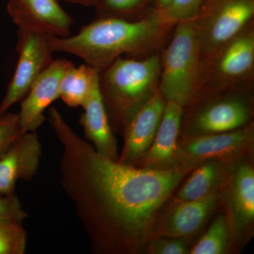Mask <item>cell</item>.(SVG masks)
I'll list each match as a JSON object with an SVG mask.
<instances>
[{
  "mask_svg": "<svg viewBox=\"0 0 254 254\" xmlns=\"http://www.w3.org/2000/svg\"><path fill=\"white\" fill-rule=\"evenodd\" d=\"M62 147L60 183L95 254H143L162 210L190 169L153 170L103 156L59 110L48 111Z\"/></svg>",
  "mask_w": 254,
  "mask_h": 254,
  "instance_id": "cell-1",
  "label": "cell"
},
{
  "mask_svg": "<svg viewBox=\"0 0 254 254\" xmlns=\"http://www.w3.org/2000/svg\"><path fill=\"white\" fill-rule=\"evenodd\" d=\"M173 26L163 21L156 11L136 21L97 17L74 36H50V44L55 53L74 55L101 70L124 55L138 54L154 47Z\"/></svg>",
  "mask_w": 254,
  "mask_h": 254,
  "instance_id": "cell-2",
  "label": "cell"
},
{
  "mask_svg": "<svg viewBox=\"0 0 254 254\" xmlns=\"http://www.w3.org/2000/svg\"><path fill=\"white\" fill-rule=\"evenodd\" d=\"M161 58H118L100 70V91L114 133L123 134L132 117L158 90Z\"/></svg>",
  "mask_w": 254,
  "mask_h": 254,
  "instance_id": "cell-3",
  "label": "cell"
},
{
  "mask_svg": "<svg viewBox=\"0 0 254 254\" xmlns=\"http://www.w3.org/2000/svg\"><path fill=\"white\" fill-rule=\"evenodd\" d=\"M173 38L161 58L158 90L166 101L185 109L198 98L201 50L196 19L177 23Z\"/></svg>",
  "mask_w": 254,
  "mask_h": 254,
  "instance_id": "cell-4",
  "label": "cell"
},
{
  "mask_svg": "<svg viewBox=\"0 0 254 254\" xmlns=\"http://www.w3.org/2000/svg\"><path fill=\"white\" fill-rule=\"evenodd\" d=\"M187 108L190 110L184 114L179 141L235 131L252 123V100L240 92L206 95Z\"/></svg>",
  "mask_w": 254,
  "mask_h": 254,
  "instance_id": "cell-5",
  "label": "cell"
},
{
  "mask_svg": "<svg viewBox=\"0 0 254 254\" xmlns=\"http://www.w3.org/2000/svg\"><path fill=\"white\" fill-rule=\"evenodd\" d=\"M254 65V32L249 24L215 53L201 60L197 100L233 91L236 83L252 74Z\"/></svg>",
  "mask_w": 254,
  "mask_h": 254,
  "instance_id": "cell-6",
  "label": "cell"
},
{
  "mask_svg": "<svg viewBox=\"0 0 254 254\" xmlns=\"http://www.w3.org/2000/svg\"><path fill=\"white\" fill-rule=\"evenodd\" d=\"M254 127L252 123L235 131L180 140L170 169L193 170L203 162L216 159L237 161L254 156Z\"/></svg>",
  "mask_w": 254,
  "mask_h": 254,
  "instance_id": "cell-7",
  "label": "cell"
},
{
  "mask_svg": "<svg viewBox=\"0 0 254 254\" xmlns=\"http://www.w3.org/2000/svg\"><path fill=\"white\" fill-rule=\"evenodd\" d=\"M254 15V0H205L195 18L199 29L201 60L235 38Z\"/></svg>",
  "mask_w": 254,
  "mask_h": 254,
  "instance_id": "cell-8",
  "label": "cell"
},
{
  "mask_svg": "<svg viewBox=\"0 0 254 254\" xmlns=\"http://www.w3.org/2000/svg\"><path fill=\"white\" fill-rule=\"evenodd\" d=\"M220 191L222 210L227 215L240 252L254 234V156L242 159L234 165Z\"/></svg>",
  "mask_w": 254,
  "mask_h": 254,
  "instance_id": "cell-9",
  "label": "cell"
},
{
  "mask_svg": "<svg viewBox=\"0 0 254 254\" xmlns=\"http://www.w3.org/2000/svg\"><path fill=\"white\" fill-rule=\"evenodd\" d=\"M16 51L17 64L0 103V116L25 98L37 78L54 60L50 36L39 32L18 29Z\"/></svg>",
  "mask_w": 254,
  "mask_h": 254,
  "instance_id": "cell-10",
  "label": "cell"
},
{
  "mask_svg": "<svg viewBox=\"0 0 254 254\" xmlns=\"http://www.w3.org/2000/svg\"><path fill=\"white\" fill-rule=\"evenodd\" d=\"M221 210V191L196 200L171 198L159 216L152 238L173 237L193 240Z\"/></svg>",
  "mask_w": 254,
  "mask_h": 254,
  "instance_id": "cell-11",
  "label": "cell"
},
{
  "mask_svg": "<svg viewBox=\"0 0 254 254\" xmlns=\"http://www.w3.org/2000/svg\"><path fill=\"white\" fill-rule=\"evenodd\" d=\"M165 105L166 100L157 90L132 117L122 134L124 145L118 162L139 166L154 141Z\"/></svg>",
  "mask_w": 254,
  "mask_h": 254,
  "instance_id": "cell-12",
  "label": "cell"
},
{
  "mask_svg": "<svg viewBox=\"0 0 254 254\" xmlns=\"http://www.w3.org/2000/svg\"><path fill=\"white\" fill-rule=\"evenodd\" d=\"M6 10L18 29L51 36H70L74 23L59 0H7Z\"/></svg>",
  "mask_w": 254,
  "mask_h": 254,
  "instance_id": "cell-13",
  "label": "cell"
},
{
  "mask_svg": "<svg viewBox=\"0 0 254 254\" xmlns=\"http://www.w3.org/2000/svg\"><path fill=\"white\" fill-rule=\"evenodd\" d=\"M73 65L72 62L56 59L40 75L27 95L21 101L18 113L23 133L36 131L46 120L44 113L55 100L60 98V85L65 72Z\"/></svg>",
  "mask_w": 254,
  "mask_h": 254,
  "instance_id": "cell-14",
  "label": "cell"
},
{
  "mask_svg": "<svg viewBox=\"0 0 254 254\" xmlns=\"http://www.w3.org/2000/svg\"><path fill=\"white\" fill-rule=\"evenodd\" d=\"M42 154L36 132L23 133L0 156V194H14L18 180H31L38 172Z\"/></svg>",
  "mask_w": 254,
  "mask_h": 254,
  "instance_id": "cell-15",
  "label": "cell"
},
{
  "mask_svg": "<svg viewBox=\"0 0 254 254\" xmlns=\"http://www.w3.org/2000/svg\"><path fill=\"white\" fill-rule=\"evenodd\" d=\"M82 108L83 113L80 116L79 123L83 127L86 139L100 154L118 160L120 155L118 141L100 91L99 78L95 82Z\"/></svg>",
  "mask_w": 254,
  "mask_h": 254,
  "instance_id": "cell-16",
  "label": "cell"
},
{
  "mask_svg": "<svg viewBox=\"0 0 254 254\" xmlns=\"http://www.w3.org/2000/svg\"><path fill=\"white\" fill-rule=\"evenodd\" d=\"M185 108L173 101H166L154 141L138 168L170 170L178 145Z\"/></svg>",
  "mask_w": 254,
  "mask_h": 254,
  "instance_id": "cell-17",
  "label": "cell"
},
{
  "mask_svg": "<svg viewBox=\"0 0 254 254\" xmlns=\"http://www.w3.org/2000/svg\"><path fill=\"white\" fill-rule=\"evenodd\" d=\"M237 161L216 159L199 164L185 177L172 198L176 200H196L214 192L220 191L232 167Z\"/></svg>",
  "mask_w": 254,
  "mask_h": 254,
  "instance_id": "cell-18",
  "label": "cell"
},
{
  "mask_svg": "<svg viewBox=\"0 0 254 254\" xmlns=\"http://www.w3.org/2000/svg\"><path fill=\"white\" fill-rule=\"evenodd\" d=\"M100 70L84 64H74L64 74L60 85V98L71 108L83 106L89 96Z\"/></svg>",
  "mask_w": 254,
  "mask_h": 254,
  "instance_id": "cell-19",
  "label": "cell"
},
{
  "mask_svg": "<svg viewBox=\"0 0 254 254\" xmlns=\"http://www.w3.org/2000/svg\"><path fill=\"white\" fill-rule=\"evenodd\" d=\"M204 233L192 244L189 254H226L237 252L227 215L222 210L213 217Z\"/></svg>",
  "mask_w": 254,
  "mask_h": 254,
  "instance_id": "cell-20",
  "label": "cell"
},
{
  "mask_svg": "<svg viewBox=\"0 0 254 254\" xmlns=\"http://www.w3.org/2000/svg\"><path fill=\"white\" fill-rule=\"evenodd\" d=\"M27 237L23 224L0 218V254H23Z\"/></svg>",
  "mask_w": 254,
  "mask_h": 254,
  "instance_id": "cell-21",
  "label": "cell"
},
{
  "mask_svg": "<svg viewBox=\"0 0 254 254\" xmlns=\"http://www.w3.org/2000/svg\"><path fill=\"white\" fill-rule=\"evenodd\" d=\"M205 0H172L165 9L156 13L163 21L172 26L182 21L194 19L199 14Z\"/></svg>",
  "mask_w": 254,
  "mask_h": 254,
  "instance_id": "cell-22",
  "label": "cell"
},
{
  "mask_svg": "<svg viewBox=\"0 0 254 254\" xmlns=\"http://www.w3.org/2000/svg\"><path fill=\"white\" fill-rule=\"evenodd\" d=\"M192 243L185 238L173 237H153L143 249L145 254H189Z\"/></svg>",
  "mask_w": 254,
  "mask_h": 254,
  "instance_id": "cell-23",
  "label": "cell"
},
{
  "mask_svg": "<svg viewBox=\"0 0 254 254\" xmlns=\"http://www.w3.org/2000/svg\"><path fill=\"white\" fill-rule=\"evenodd\" d=\"M143 0H98L97 17L127 18L143 4Z\"/></svg>",
  "mask_w": 254,
  "mask_h": 254,
  "instance_id": "cell-24",
  "label": "cell"
},
{
  "mask_svg": "<svg viewBox=\"0 0 254 254\" xmlns=\"http://www.w3.org/2000/svg\"><path fill=\"white\" fill-rule=\"evenodd\" d=\"M23 133L18 114L6 113L0 116V156Z\"/></svg>",
  "mask_w": 254,
  "mask_h": 254,
  "instance_id": "cell-25",
  "label": "cell"
},
{
  "mask_svg": "<svg viewBox=\"0 0 254 254\" xmlns=\"http://www.w3.org/2000/svg\"><path fill=\"white\" fill-rule=\"evenodd\" d=\"M28 214L23 210L22 205L15 194H0V218L7 219L23 224Z\"/></svg>",
  "mask_w": 254,
  "mask_h": 254,
  "instance_id": "cell-26",
  "label": "cell"
},
{
  "mask_svg": "<svg viewBox=\"0 0 254 254\" xmlns=\"http://www.w3.org/2000/svg\"><path fill=\"white\" fill-rule=\"evenodd\" d=\"M67 2L73 3V4H77L83 5V6H95L98 0H64Z\"/></svg>",
  "mask_w": 254,
  "mask_h": 254,
  "instance_id": "cell-27",
  "label": "cell"
},
{
  "mask_svg": "<svg viewBox=\"0 0 254 254\" xmlns=\"http://www.w3.org/2000/svg\"><path fill=\"white\" fill-rule=\"evenodd\" d=\"M172 0H156L157 10L165 9L170 4Z\"/></svg>",
  "mask_w": 254,
  "mask_h": 254,
  "instance_id": "cell-28",
  "label": "cell"
}]
</instances>
